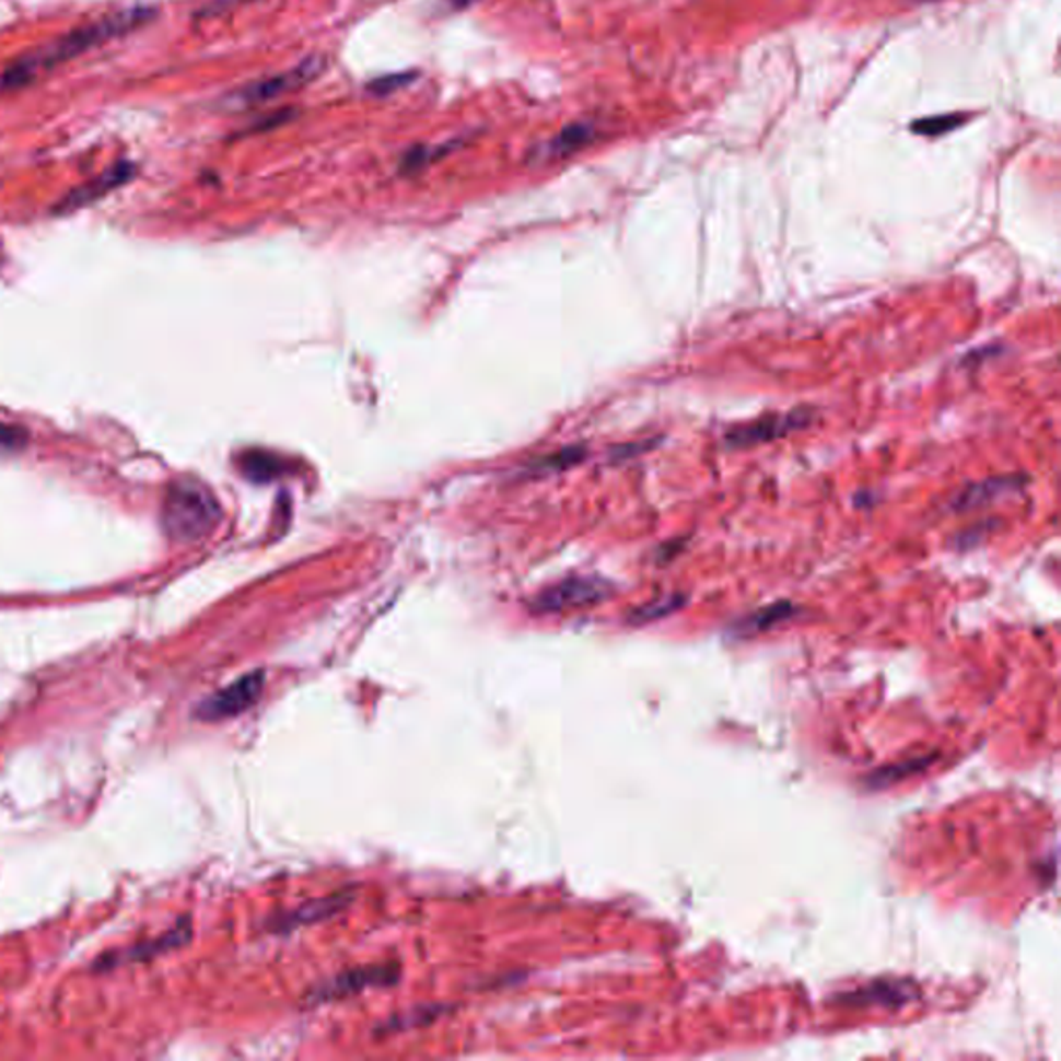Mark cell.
I'll use <instances>...</instances> for the list:
<instances>
[{
    "label": "cell",
    "mask_w": 1061,
    "mask_h": 1061,
    "mask_svg": "<svg viewBox=\"0 0 1061 1061\" xmlns=\"http://www.w3.org/2000/svg\"><path fill=\"white\" fill-rule=\"evenodd\" d=\"M152 15H154L152 9L136 7V9L118 11V13H113L108 18H102V20L88 23L79 30H73L71 34L53 42L48 48L34 53V55H27L18 62H13L9 69H4L2 75H0V92L20 90L23 85H27L32 79L38 78L42 71H48V69L57 67L65 60L75 59L79 55L88 53L90 48H96V46H102L110 39L138 30L139 25L152 20Z\"/></svg>",
    "instance_id": "cell-1"
},
{
    "label": "cell",
    "mask_w": 1061,
    "mask_h": 1061,
    "mask_svg": "<svg viewBox=\"0 0 1061 1061\" xmlns=\"http://www.w3.org/2000/svg\"><path fill=\"white\" fill-rule=\"evenodd\" d=\"M220 521V504L214 493L196 479L171 483L162 506V525L171 539L180 544L199 541L210 535Z\"/></svg>",
    "instance_id": "cell-2"
},
{
    "label": "cell",
    "mask_w": 1061,
    "mask_h": 1061,
    "mask_svg": "<svg viewBox=\"0 0 1061 1061\" xmlns=\"http://www.w3.org/2000/svg\"><path fill=\"white\" fill-rule=\"evenodd\" d=\"M324 69H326V59H322L319 55H314V57L299 62L287 73L259 79V81H254V83L236 90L235 94L229 98V104H233L235 108H254L259 104H266L270 100L280 98L289 92H295L299 88L312 83Z\"/></svg>",
    "instance_id": "cell-3"
},
{
    "label": "cell",
    "mask_w": 1061,
    "mask_h": 1061,
    "mask_svg": "<svg viewBox=\"0 0 1061 1061\" xmlns=\"http://www.w3.org/2000/svg\"><path fill=\"white\" fill-rule=\"evenodd\" d=\"M266 685V672L256 669L249 672L241 678H236L233 685L220 688L208 699H203L196 709V718L203 722H220L235 718L238 713L247 711L252 706H256L261 690Z\"/></svg>",
    "instance_id": "cell-4"
},
{
    "label": "cell",
    "mask_w": 1061,
    "mask_h": 1061,
    "mask_svg": "<svg viewBox=\"0 0 1061 1061\" xmlns=\"http://www.w3.org/2000/svg\"><path fill=\"white\" fill-rule=\"evenodd\" d=\"M815 413L811 409H796L790 413L766 415L755 421H748L747 425H736L724 435L730 448H750L763 442H773L778 438H784L790 433L798 432L806 425H811Z\"/></svg>",
    "instance_id": "cell-5"
},
{
    "label": "cell",
    "mask_w": 1061,
    "mask_h": 1061,
    "mask_svg": "<svg viewBox=\"0 0 1061 1061\" xmlns=\"http://www.w3.org/2000/svg\"><path fill=\"white\" fill-rule=\"evenodd\" d=\"M611 593V585L595 576H572L558 585H551L539 593L533 608L539 611H564V609L585 608L604 602Z\"/></svg>",
    "instance_id": "cell-6"
},
{
    "label": "cell",
    "mask_w": 1061,
    "mask_h": 1061,
    "mask_svg": "<svg viewBox=\"0 0 1061 1061\" xmlns=\"http://www.w3.org/2000/svg\"><path fill=\"white\" fill-rule=\"evenodd\" d=\"M396 979H398V968H394V966L359 968V970H351L347 975L336 977L326 987H322L315 995H317V1000H338V998L353 995L365 987L396 983Z\"/></svg>",
    "instance_id": "cell-7"
},
{
    "label": "cell",
    "mask_w": 1061,
    "mask_h": 1061,
    "mask_svg": "<svg viewBox=\"0 0 1061 1061\" xmlns=\"http://www.w3.org/2000/svg\"><path fill=\"white\" fill-rule=\"evenodd\" d=\"M136 168L133 164L129 162H118L113 168H108L104 175H100L98 178L85 183L78 187L75 191H71L69 196L65 197L60 201L59 210L60 212H71V210H79L92 201H96L100 197L115 191L120 185H125L129 178L133 177Z\"/></svg>",
    "instance_id": "cell-8"
},
{
    "label": "cell",
    "mask_w": 1061,
    "mask_h": 1061,
    "mask_svg": "<svg viewBox=\"0 0 1061 1061\" xmlns=\"http://www.w3.org/2000/svg\"><path fill=\"white\" fill-rule=\"evenodd\" d=\"M919 995L917 987L908 981H877L859 991H852L844 998L850 1005H879L898 1010Z\"/></svg>",
    "instance_id": "cell-9"
},
{
    "label": "cell",
    "mask_w": 1061,
    "mask_h": 1061,
    "mask_svg": "<svg viewBox=\"0 0 1061 1061\" xmlns=\"http://www.w3.org/2000/svg\"><path fill=\"white\" fill-rule=\"evenodd\" d=\"M1023 486V477H995V479H987V481H981V483L968 486L966 490L958 493L954 498V502H952V509L956 512L975 511V509L983 506L987 502H995V500H1000V498L1007 495V493L1021 490Z\"/></svg>",
    "instance_id": "cell-10"
},
{
    "label": "cell",
    "mask_w": 1061,
    "mask_h": 1061,
    "mask_svg": "<svg viewBox=\"0 0 1061 1061\" xmlns=\"http://www.w3.org/2000/svg\"><path fill=\"white\" fill-rule=\"evenodd\" d=\"M593 136H595V131L587 123H572L544 145V154L550 160L570 156V154L579 152L581 148L591 143Z\"/></svg>",
    "instance_id": "cell-11"
},
{
    "label": "cell",
    "mask_w": 1061,
    "mask_h": 1061,
    "mask_svg": "<svg viewBox=\"0 0 1061 1061\" xmlns=\"http://www.w3.org/2000/svg\"><path fill=\"white\" fill-rule=\"evenodd\" d=\"M349 900H351L349 896L336 894V896H330V898L315 900V902H310V905L301 906V908H296L293 914H289L282 921V929H291L295 924L317 923L322 919H328V917H333L338 910H342L345 906L349 905Z\"/></svg>",
    "instance_id": "cell-12"
},
{
    "label": "cell",
    "mask_w": 1061,
    "mask_h": 1061,
    "mask_svg": "<svg viewBox=\"0 0 1061 1061\" xmlns=\"http://www.w3.org/2000/svg\"><path fill=\"white\" fill-rule=\"evenodd\" d=\"M794 606L788 604V602H782V604H773V606H767V608L759 609L755 611L753 616L745 618L736 630L747 637V634H757V632H766V630L773 629L776 625L784 622L788 618L794 616Z\"/></svg>",
    "instance_id": "cell-13"
},
{
    "label": "cell",
    "mask_w": 1061,
    "mask_h": 1061,
    "mask_svg": "<svg viewBox=\"0 0 1061 1061\" xmlns=\"http://www.w3.org/2000/svg\"><path fill=\"white\" fill-rule=\"evenodd\" d=\"M238 469L247 479L261 483V481L278 477L282 471V463H280V458H276L275 454L252 451V453L241 454Z\"/></svg>",
    "instance_id": "cell-14"
},
{
    "label": "cell",
    "mask_w": 1061,
    "mask_h": 1061,
    "mask_svg": "<svg viewBox=\"0 0 1061 1061\" xmlns=\"http://www.w3.org/2000/svg\"><path fill=\"white\" fill-rule=\"evenodd\" d=\"M966 120V115H960V113H952V115H940V117L931 118H919L910 125V131L917 133V136H923V138H940L944 133H949L954 129H958Z\"/></svg>",
    "instance_id": "cell-15"
},
{
    "label": "cell",
    "mask_w": 1061,
    "mask_h": 1061,
    "mask_svg": "<svg viewBox=\"0 0 1061 1061\" xmlns=\"http://www.w3.org/2000/svg\"><path fill=\"white\" fill-rule=\"evenodd\" d=\"M683 595H668V597H662V599H655L651 602L648 606L637 609L632 614V620L634 622H649V620H655V618H662V616H668L674 609L680 608L683 606Z\"/></svg>",
    "instance_id": "cell-16"
},
{
    "label": "cell",
    "mask_w": 1061,
    "mask_h": 1061,
    "mask_svg": "<svg viewBox=\"0 0 1061 1061\" xmlns=\"http://www.w3.org/2000/svg\"><path fill=\"white\" fill-rule=\"evenodd\" d=\"M926 761H929V759H919V761H908V763H900V766L887 767V769H884V771H877V773H875V776H873L868 782H871V784H873L875 788L894 784V782H896V778H900V776H910V773H914V771L923 769V767L926 766Z\"/></svg>",
    "instance_id": "cell-17"
},
{
    "label": "cell",
    "mask_w": 1061,
    "mask_h": 1061,
    "mask_svg": "<svg viewBox=\"0 0 1061 1061\" xmlns=\"http://www.w3.org/2000/svg\"><path fill=\"white\" fill-rule=\"evenodd\" d=\"M415 79V73H394V75H384V78L374 79L370 81L368 90L374 92L377 96H388L393 94L396 90L409 85Z\"/></svg>",
    "instance_id": "cell-18"
},
{
    "label": "cell",
    "mask_w": 1061,
    "mask_h": 1061,
    "mask_svg": "<svg viewBox=\"0 0 1061 1061\" xmlns=\"http://www.w3.org/2000/svg\"><path fill=\"white\" fill-rule=\"evenodd\" d=\"M25 442H27V432L23 428L0 423V448L15 451V448L25 446Z\"/></svg>",
    "instance_id": "cell-19"
},
{
    "label": "cell",
    "mask_w": 1061,
    "mask_h": 1061,
    "mask_svg": "<svg viewBox=\"0 0 1061 1061\" xmlns=\"http://www.w3.org/2000/svg\"><path fill=\"white\" fill-rule=\"evenodd\" d=\"M475 2H479V0H448V7H451L453 11H463V9H469V7H473Z\"/></svg>",
    "instance_id": "cell-20"
}]
</instances>
